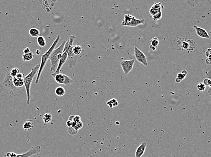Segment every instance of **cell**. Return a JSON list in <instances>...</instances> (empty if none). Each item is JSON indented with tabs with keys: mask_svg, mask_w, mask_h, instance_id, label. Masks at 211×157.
<instances>
[{
	"mask_svg": "<svg viewBox=\"0 0 211 157\" xmlns=\"http://www.w3.org/2000/svg\"><path fill=\"white\" fill-rule=\"evenodd\" d=\"M40 65H36L33 68H32V70L30 73H29L27 76L24 77V83L25 87L26 89L27 95V103L28 104H30V88H31V84L34 78L36 75V74L38 73L40 68Z\"/></svg>",
	"mask_w": 211,
	"mask_h": 157,
	"instance_id": "obj_2",
	"label": "cell"
},
{
	"mask_svg": "<svg viewBox=\"0 0 211 157\" xmlns=\"http://www.w3.org/2000/svg\"><path fill=\"white\" fill-rule=\"evenodd\" d=\"M68 49L69 41H68L66 43L64 49V51H63V54H62V57L60 60L57 69H56V70L54 72V73H53V74H58V73H60V72L61 70L62 66L67 61V58H68Z\"/></svg>",
	"mask_w": 211,
	"mask_h": 157,
	"instance_id": "obj_7",
	"label": "cell"
},
{
	"mask_svg": "<svg viewBox=\"0 0 211 157\" xmlns=\"http://www.w3.org/2000/svg\"><path fill=\"white\" fill-rule=\"evenodd\" d=\"M151 46L156 48V49L158 47L159 44V40L158 38L153 37L151 41Z\"/></svg>",
	"mask_w": 211,
	"mask_h": 157,
	"instance_id": "obj_26",
	"label": "cell"
},
{
	"mask_svg": "<svg viewBox=\"0 0 211 157\" xmlns=\"http://www.w3.org/2000/svg\"><path fill=\"white\" fill-rule=\"evenodd\" d=\"M13 81L14 85L16 88H20V87H23V85H24V78H18L17 77H14L13 79Z\"/></svg>",
	"mask_w": 211,
	"mask_h": 157,
	"instance_id": "obj_16",
	"label": "cell"
},
{
	"mask_svg": "<svg viewBox=\"0 0 211 157\" xmlns=\"http://www.w3.org/2000/svg\"><path fill=\"white\" fill-rule=\"evenodd\" d=\"M75 39V37L71 36L69 37V49L68 51V58H67V64L68 65L70 68L73 66H76L77 65L78 56L75 55L73 51V42Z\"/></svg>",
	"mask_w": 211,
	"mask_h": 157,
	"instance_id": "obj_4",
	"label": "cell"
},
{
	"mask_svg": "<svg viewBox=\"0 0 211 157\" xmlns=\"http://www.w3.org/2000/svg\"><path fill=\"white\" fill-rule=\"evenodd\" d=\"M72 125H73V121L69 120H68L67 121V122H66V125H67V126H68V127H72Z\"/></svg>",
	"mask_w": 211,
	"mask_h": 157,
	"instance_id": "obj_35",
	"label": "cell"
},
{
	"mask_svg": "<svg viewBox=\"0 0 211 157\" xmlns=\"http://www.w3.org/2000/svg\"><path fill=\"white\" fill-rule=\"evenodd\" d=\"M38 157H39V156H38Z\"/></svg>",
	"mask_w": 211,
	"mask_h": 157,
	"instance_id": "obj_40",
	"label": "cell"
},
{
	"mask_svg": "<svg viewBox=\"0 0 211 157\" xmlns=\"http://www.w3.org/2000/svg\"><path fill=\"white\" fill-rule=\"evenodd\" d=\"M66 91L65 89L61 86L57 87L55 89V94L58 96L61 97L64 95Z\"/></svg>",
	"mask_w": 211,
	"mask_h": 157,
	"instance_id": "obj_20",
	"label": "cell"
},
{
	"mask_svg": "<svg viewBox=\"0 0 211 157\" xmlns=\"http://www.w3.org/2000/svg\"><path fill=\"white\" fill-rule=\"evenodd\" d=\"M78 131L76 130L73 127H68V132L69 134H70L71 135H74L77 134Z\"/></svg>",
	"mask_w": 211,
	"mask_h": 157,
	"instance_id": "obj_31",
	"label": "cell"
},
{
	"mask_svg": "<svg viewBox=\"0 0 211 157\" xmlns=\"http://www.w3.org/2000/svg\"><path fill=\"white\" fill-rule=\"evenodd\" d=\"M162 15L163 14H162V11H160L157 12V13L154 15L153 16H152V17L153 20L155 21H157L162 18Z\"/></svg>",
	"mask_w": 211,
	"mask_h": 157,
	"instance_id": "obj_28",
	"label": "cell"
},
{
	"mask_svg": "<svg viewBox=\"0 0 211 157\" xmlns=\"http://www.w3.org/2000/svg\"><path fill=\"white\" fill-rule=\"evenodd\" d=\"M134 55L136 59L138 62L142 63L145 66L148 65V64L147 61V57H146V56L140 49H139L137 47H134Z\"/></svg>",
	"mask_w": 211,
	"mask_h": 157,
	"instance_id": "obj_10",
	"label": "cell"
},
{
	"mask_svg": "<svg viewBox=\"0 0 211 157\" xmlns=\"http://www.w3.org/2000/svg\"><path fill=\"white\" fill-rule=\"evenodd\" d=\"M41 151V146H32L30 150L28 152L21 154H17L16 157H30L32 155H38Z\"/></svg>",
	"mask_w": 211,
	"mask_h": 157,
	"instance_id": "obj_11",
	"label": "cell"
},
{
	"mask_svg": "<svg viewBox=\"0 0 211 157\" xmlns=\"http://www.w3.org/2000/svg\"><path fill=\"white\" fill-rule=\"evenodd\" d=\"M12 78H14L18 75V74L20 73L19 70L18 68H14L11 70L10 72Z\"/></svg>",
	"mask_w": 211,
	"mask_h": 157,
	"instance_id": "obj_27",
	"label": "cell"
},
{
	"mask_svg": "<svg viewBox=\"0 0 211 157\" xmlns=\"http://www.w3.org/2000/svg\"><path fill=\"white\" fill-rule=\"evenodd\" d=\"M30 52H31V51H30V49L29 48L26 47L24 49L23 53H24V54H28V53H30Z\"/></svg>",
	"mask_w": 211,
	"mask_h": 157,
	"instance_id": "obj_34",
	"label": "cell"
},
{
	"mask_svg": "<svg viewBox=\"0 0 211 157\" xmlns=\"http://www.w3.org/2000/svg\"><path fill=\"white\" fill-rule=\"evenodd\" d=\"M145 23L144 19L139 20L130 14L125 15L124 19L121 23V26L136 27Z\"/></svg>",
	"mask_w": 211,
	"mask_h": 157,
	"instance_id": "obj_5",
	"label": "cell"
},
{
	"mask_svg": "<svg viewBox=\"0 0 211 157\" xmlns=\"http://www.w3.org/2000/svg\"><path fill=\"white\" fill-rule=\"evenodd\" d=\"M194 28L196 30L197 34L200 37L206 39H209L210 38L208 33L204 29L198 27L197 25H194Z\"/></svg>",
	"mask_w": 211,
	"mask_h": 157,
	"instance_id": "obj_13",
	"label": "cell"
},
{
	"mask_svg": "<svg viewBox=\"0 0 211 157\" xmlns=\"http://www.w3.org/2000/svg\"><path fill=\"white\" fill-rule=\"evenodd\" d=\"M37 42L38 44L41 47H45L47 45L46 40L45 38L42 36H39L37 38Z\"/></svg>",
	"mask_w": 211,
	"mask_h": 157,
	"instance_id": "obj_17",
	"label": "cell"
},
{
	"mask_svg": "<svg viewBox=\"0 0 211 157\" xmlns=\"http://www.w3.org/2000/svg\"><path fill=\"white\" fill-rule=\"evenodd\" d=\"M134 63V60H125L121 62L120 65L126 75H127L130 71H132Z\"/></svg>",
	"mask_w": 211,
	"mask_h": 157,
	"instance_id": "obj_9",
	"label": "cell"
},
{
	"mask_svg": "<svg viewBox=\"0 0 211 157\" xmlns=\"http://www.w3.org/2000/svg\"><path fill=\"white\" fill-rule=\"evenodd\" d=\"M107 106L109 107V108H112L114 107H116L119 106V102L115 99H112L110 100H108L107 102Z\"/></svg>",
	"mask_w": 211,
	"mask_h": 157,
	"instance_id": "obj_19",
	"label": "cell"
},
{
	"mask_svg": "<svg viewBox=\"0 0 211 157\" xmlns=\"http://www.w3.org/2000/svg\"><path fill=\"white\" fill-rule=\"evenodd\" d=\"M83 127V123L81 121L78 122H75L74 121H73V125H72V127L75 129L76 130L78 131L80 130L82 127Z\"/></svg>",
	"mask_w": 211,
	"mask_h": 157,
	"instance_id": "obj_24",
	"label": "cell"
},
{
	"mask_svg": "<svg viewBox=\"0 0 211 157\" xmlns=\"http://www.w3.org/2000/svg\"><path fill=\"white\" fill-rule=\"evenodd\" d=\"M66 43V42L65 41L63 42L56 49L53 50L50 55L49 59L51 63V71L55 72L56 70L60 60L62 57Z\"/></svg>",
	"mask_w": 211,
	"mask_h": 157,
	"instance_id": "obj_1",
	"label": "cell"
},
{
	"mask_svg": "<svg viewBox=\"0 0 211 157\" xmlns=\"http://www.w3.org/2000/svg\"><path fill=\"white\" fill-rule=\"evenodd\" d=\"M81 121V117L79 115H75L73 118V121L75 122H78Z\"/></svg>",
	"mask_w": 211,
	"mask_h": 157,
	"instance_id": "obj_33",
	"label": "cell"
},
{
	"mask_svg": "<svg viewBox=\"0 0 211 157\" xmlns=\"http://www.w3.org/2000/svg\"><path fill=\"white\" fill-rule=\"evenodd\" d=\"M207 84H208L209 86L211 87V80L209 79H207Z\"/></svg>",
	"mask_w": 211,
	"mask_h": 157,
	"instance_id": "obj_38",
	"label": "cell"
},
{
	"mask_svg": "<svg viewBox=\"0 0 211 157\" xmlns=\"http://www.w3.org/2000/svg\"><path fill=\"white\" fill-rule=\"evenodd\" d=\"M60 39V36H57V37L56 39V40L53 42V44L51 46L50 48L48 49V51H47L43 55H42V60H41V63L40 64V67L37 73V79H36V81H35V83H38L39 78H40L43 69L45 67V65H46V63L47 62V60L49 59L50 55L51 54L52 51H53V50H54L55 47L57 45V44L59 41Z\"/></svg>",
	"mask_w": 211,
	"mask_h": 157,
	"instance_id": "obj_3",
	"label": "cell"
},
{
	"mask_svg": "<svg viewBox=\"0 0 211 157\" xmlns=\"http://www.w3.org/2000/svg\"><path fill=\"white\" fill-rule=\"evenodd\" d=\"M185 71L186 70H183V72H181V73H179L178 74L177 78H178L179 80H180L181 81V80H183L184 79L185 77L186 76V75H187V73H184Z\"/></svg>",
	"mask_w": 211,
	"mask_h": 157,
	"instance_id": "obj_30",
	"label": "cell"
},
{
	"mask_svg": "<svg viewBox=\"0 0 211 157\" xmlns=\"http://www.w3.org/2000/svg\"><path fill=\"white\" fill-rule=\"evenodd\" d=\"M72 50H73L74 54L78 56L81 54L83 48H82V47L80 45H75V46H73Z\"/></svg>",
	"mask_w": 211,
	"mask_h": 157,
	"instance_id": "obj_21",
	"label": "cell"
},
{
	"mask_svg": "<svg viewBox=\"0 0 211 157\" xmlns=\"http://www.w3.org/2000/svg\"><path fill=\"white\" fill-rule=\"evenodd\" d=\"M34 57V55L32 52H31L28 54H24L23 56V59L24 61H31Z\"/></svg>",
	"mask_w": 211,
	"mask_h": 157,
	"instance_id": "obj_22",
	"label": "cell"
},
{
	"mask_svg": "<svg viewBox=\"0 0 211 157\" xmlns=\"http://www.w3.org/2000/svg\"><path fill=\"white\" fill-rule=\"evenodd\" d=\"M52 115L51 114L46 113L44 114L43 117V121L45 124H48L52 121Z\"/></svg>",
	"mask_w": 211,
	"mask_h": 157,
	"instance_id": "obj_23",
	"label": "cell"
},
{
	"mask_svg": "<svg viewBox=\"0 0 211 157\" xmlns=\"http://www.w3.org/2000/svg\"><path fill=\"white\" fill-rule=\"evenodd\" d=\"M74 116L73 115H71L69 117V120L70 121H73V118L74 117Z\"/></svg>",
	"mask_w": 211,
	"mask_h": 157,
	"instance_id": "obj_37",
	"label": "cell"
},
{
	"mask_svg": "<svg viewBox=\"0 0 211 157\" xmlns=\"http://www.w3.org/2000/svg\"><path fill=\"white\" fill-rule=\"evenodd\" d=\"M147 146L146 142H143L139 146L135 152V157H142L144 154Z\"/></svg>",
	"mask_w": 211,
	"mask_h": 157,
	"instance_id": "obj_14",
	"label": "cell"
},
{
	"mask_svg": "<svg viewBox=\"0 0 211 157\" xmlns=\"http://www.w3.org/2000/svg\"><path fill=\"white\" fill-rule=\"evenodd\" d=\"M187 4L191 7H195L201 2H206L209 5L211 4V0H186Z\"/></svg>",
	"mask_w": 211,
	"mask_h": 157,
	"instance_id": "obj_15",
	"label": "cell"
},
{
	"mask_svg": "<svg viewBox=\"0 0 211 157\" xmlns=\"http://www.w3.org/2000/svg\"><path fill=\"white\" fill-rule=\"evenodd\" d=\"M164 8V6L161 2H155L150 8L149 13L152 16H153L154 15L157 13V12L162 11Z\"/></svg>",
	"mask_w": 211,
	"mask_h": 157,
	"instance_id": "obj_12",
	"label": "cell"
},
{
	"mask_svg": "<svg viewBox=\"0 0 211 157\" xmlns=\"http://www.w3.org/2000/svg\"><path fill=\"white\" fill-rule=\"evenodd\" d=\"M197 88L200 91H205L206 89V84L204 83H200L197 85Z\"/></svg>",
	"mask_w": 211,
	"mask_h": 157,
	"instance_id": "obj_29",
	"label": "cell"
},
{
	"mask_svg": "<svg viewBox=\"0 0 211 157\" xmlns=\"http://www.w3.org/2000/svg\"><path fill=\"white\" fill-rule=\"evenodd\" d=\"M29 34L33 37H39L40 35V30L36 28H32L29 30Z\"/></svg>",
	"mask_w": 211,
	"mask_h": 157,
	"instance_id": "obj_18",
	"label": "cell"
},
{
	"mask_svg": "<svg viewBox=\"0 0 211 157\" xmlns=\"http://www.w3.org/2000/svg\"><path fill=\"white\" fill-rule=\"evenodd\" d=\"M17 154L14 152H8L6 154V157H16Z\"/></svg>",
	"mask_w": 211,
	"mask_h": 157,
	"instance_id": "obj_32",
	"label": "cell"
},
{
	"mask_svg": "<svg viewBox=\"0 0 211 157\" xmlns=\"http://www.w3.org/2000/svg\"><path fill=\"white\" fill-rule=\"evenodd\" d=\"M13 79V78L11 77L9 71H6L5 77V79H4L3 82L2 83V84L8 88V89H9L11 90L16 91L18 90V89H17L18 88H16L14 85Z\"/></svg>",
	"mask_w": 211,
	"mask_h": 157,
	"instance_id": "obj_8",
	"label": "cell"
},
{
	"mask_svg": "<svg viewBox=\"0 0 211 157\" xmlns=\"http://www.w3.org/2000/svg\"><path fill=\"white\" fill-rule=\"evenodd\" d=\"M16 77H18V78H24L23 74H22L21 73H19L18 74V75H16Z\"/></svg>",
	"mask_w": 211,
	"mask_h": 157,
	"instance_id": "obj_36",
	"label": "cell"
},
{
	"mask_svg": "<svg viewBox=\"0 0 211 157\" xmlns=\"http://www.w3.org/2000/svg\"><path fill=\"white\" fill-rule=\"evenodd\" d=\"M51 75L53 76L57 83L64 84L66 87L69 86L74 82L71 78L65 74H61L60 73L56 74L52 73Z\"/></svg>",
	"mask_w": 211,
	"mask_h": 157,
	"instance_id": "obj_6",
	"label": "cell"
},
{
	"mask_svg": "<svg viewBox=\"0 0 211 157\" xmlns=\"http://www.w3.org/2000/svg\"><path fill=\"white\" fill-rule=\"evenodd\" d=\"M36 53L37 55L39 56V55L41 54V51H40V50H38V49H37L36 51Z\"/></svg>",
	"mask_w": 211,
	"mask_h": 157,
	"instance_id": "obj_39",
	"label": "cell"
},
{
	"mask_svg": "<svg viewBox=\"0 0 211 157\" xmlns=\"http://www.w3.org/2000/svg\"><path fill=\"white\" fill-rule=\"evenodd\" d=\"M33 128L32 123L30 121H26L23 125V128L25 130H29Z\"/></svg>",
	"mask_w": 211,
	"mask_h": 157,
	"instance_id": "obj_25",
	"label": "cell"
}]
</instances>
